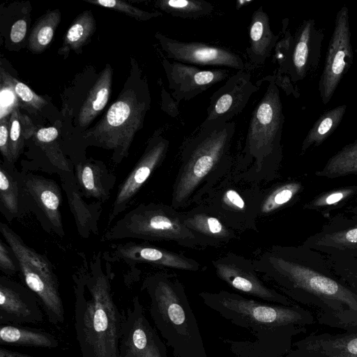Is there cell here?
Masks as SVG:
<instances>
[{
    "label": "cell",
    "instance_id": "60d3db41",
    "mask_svg": "<svg viewBox=\"0 0 357 357\" xmlns=\"http://www.w3.org/2000/svg\"><path fill=\"white\" fill-rule=\"evenodd\" d=\"M333 271L349 284L357 287V257L327 256Z\"/></svg>",
    "mask_w": 357,
    "mask_h": 357
},
{
    "label": "cell",
    "instance_id": "7dc6e473",
    "mask_svg": "<svg viewBox=\"0 0 357 357\" xmlns=\"http://www.w3.org/2000/svg\"><path fill=\"white\" fill-rule=\"evenodd\" d=\"M27 24L24 20H17L11 26L10 39L14 43H20L25 37Z\"/></svg>",
    "mask_w": 357,
    "mask_h": 357
},
{
    "label": "cell",
    "instance_id": "7402d4cb",
    "mask_svg": "<svg viewBox=\"0 0 357 357\" xmlns=\"http://www.w3.org/2000/svg\"><path fill=\"white\" fill-rule=\"evenodd\" d=\"M324 33L317 29L314 20H304L294 37L288 74L296 82L312 74L319 66Z\"/></svg>",
    "mask_w": 357,
    "mask_h": 357
},
{
    "label": "cell",
    "instance_id": "484cf974",
    "mask_svg": "<svg viewBox=\"0 0 357 357\" xmlns=\"http://www.w3.org/2000/svg\"><path fill=\"white\" fill-rule=\"evenodd\" d=\"M79 190L85 198L103 204L111 197L116 176L102 162L85 159L73 165Z\"/></svg>",
    "mask_w": 357,
    "mask_h": 357
},
{
    "label": "cell",
    "instance_id": "5bb4252c",
    "mask_svg": "<svg viewBox=\"0 0 357 357\" xmlns=\"http://www.w3.org/2000/svg\"><path fill=\"white\" fill-rule=\"evenodd\" d=\"M169 147V141L159 131H156L149 139L143 154L126 178L119 185L109 213L108 227L121 213L126 210L151 174L162 164Z\"/></svg>",
    "mask_w": 357,
    "mask_h": 357
},
{
    "label": "cell",
    "instance_id": "83f0119b",
    "mask_svg": "<svg viewBox=\"0 0 357 357\" xmlns=\"http://www.w3.org/2000/svg\"><path fill=\"white\" fill-rule=\"evenodd\" d=\"M0 344L55 349L59 346V340L43 330L6 324L0 326Z\"/></svg>",
    "mask_w": 357,
    "mask_h": 357
},
{
    "label": "cell",
    "instance_id": "3957f363",
    "mask_svg": "<svg viewBox=\"0 0 357 357\" xmlns=\"http://www.w3.org/2000/svg\"><path fill=\"white\" fill-rule=\"evenodd\" d=\"M74 319L82 357H120L123 319L112 291V273H105L100 257L73 275Z\"/></svg>",
    "mask_w": 357,
    "mask_h": 357
},
{
    "label": "cell",
    "instance_id": "d6986e66",
    "mask_svg": "<svg viewBox=\"0 0 357 357\" xmlns=\"http://www.w3.org/2000/svg\"><path fill=\"white\" fill-rule=\"evenodd\" d=\"M302 244L326 256L357 257V215L337 213L331 217Z\"/></svg>",
    "mask_w": 357,
    "mask_h": 357
},
{
    "label": "cell",
    "instance_id": "ffe728a7",
    "mask_svg": "<svg viewBox=\"0 0 357 357\" xmlns=\"http://www.w3.org/2000/svg\"><path fill=\"white\" fill-rule=\"evenodd\" d=\"M36 294L6 276L0 277V325L39 324L43 321Z\"/></svg>",
    "mask_w": 357,
    "mask_h": 357
},
{
    "label": "cell",
    "instance_id": "ee69618b",
    "mask_svg": "<svg viewBox=\"0 0 357 357\" xmlns=\"http://www.w3.org/2000/svg\"><path fill=\"white\" fill-rule=\"evenodd\" d=\"M0 269L10 275L20 271L19 266L10 248L0 239Z\"/></svg>",
    "mask_w": 357,
    "mask_h": 357
},
{
    "label": "cell",
    "instance_id": "d590c367",
    "mask_svg": "<svg viewBox=\"0 0 357 357\" xmlns=\"http://www.w3.org/2000/svg\"><path fill=\"white\" fill-rule=\"evenodd\" d=\"M96 31V20L91 10L79 14L70 26L59 50L67 55L70 51H77L84 46Z\"/></svg>",
    "mask_w": 357,
    "mask_h": 357
},
{
    "label": "cell",
    "instance_id": "cb8c5ba5",
    "mask_svg": "<svg viewBox=\"0 0 357 357\" xmlns=\"http://www.w3.org/2000/svg\"><path fill=\"white\" fill-rule=\"evenodd\" d=\"M157 334L146 319L139 298L135 296L123 319L120 357H139Z\"/></svg>",
    "mask_w": 357,
    "mask_h": 357
},
{
    "label": "cell",
    "instance_id": "e575fe53",
    "mask_svg": "<svg viewBox=\"0 0 357 357\" xmlns=\"http://www.w3.org/2000/svg\"><path fill=\"white\" fill-rule=\"evenodd\" d=\"M34 135L36 144L48 159L54 173L59 175L74 169L57 141L59 132L55 127L40 128Z\"/></svg>",
    "mask_w": 357,
    "mask_h": 357
},
{
    "label": "cell",
    "instance_id": "ac0fdd59",
    "mask_svg": "<svg viewBox=\"0 0 357 357\" xmlns=\"http://www.w3.org/2000/svg\"><path fill=\"white\" fill-rule=\"evenodd\" d=\"M162 64L172 91L171 96L178 103L190 100L230 77L229 71L226 68L203 69L166 58Z\"/></svg>",
    "mask_w": 357,
    "mask_h": 357
},
{
    "label": "cell",
    "instance_id": "52a82bcc",
    "mask_svg": "<svg viewBox=\"0 0 357 357\" xmlns=\"http://www.w3.org/2000/svg\"><path fill=\"white\" fill-rule=\"evenodd\" d=\"M126 238L172 241L190 249L199 248L184 224L182 212L162 203H142L128 211L109 227L101 241Z\"/></svg>",
    "mask_w": 357,
    "mask_h": 357
},
{
    "label": "cell",
    "instance_id": "9c48e42d",
    "mask_svg": "<svg viewBox=\"0 0 357 357\" xmlns=\"http://www.w3.org/2000/svg\"><path fill=\"white\" fill-rule=\"evenodd\" d=\"M0 233L16 259L26 287L38 298L49 322L55 326L63 324L65 311L58 278L50 261L26 245L8 225L0 222Z\"/></svg>",
    "mask_w": 357,
    "mask_h": 357
},
{
    "label": "cell",
    "instance_id": "4316f807",
    "mask_svg": "<svg viewBox=\"0 0 357 357\" xmlns=\"http://www.w3.org/2000/svg\"><path fill=\"white\" fill-rule=\"evenodd\" d=\"M278 40L279 35L273 32L269 17L260 6L253 12L249 26V46L246 53L250 61L256 66L263 65Z\"/></svg>",
    "mask_w": 357,
    "mask_h": 357
},
{
    "label": "cell",
    "instance_id": "2e32d148",
    "mask_svg": "<svg viewBox=\"0 0 357 357\" xmlns=\"http://www.w3.org/2000/svg\"><path fill=\"white\" fill-rule=\"evenodd\" d=\"M258 90L259 86L252 81L250 72L238 70L210 97L206 116L201 125L231 121L243 112L251 96Z\"/></svg>",
    "mask_w": 357,
    "mask_h": 357
},
{
    "label": "cell",
    "instance_id": "1f68e13d",
    "mask_svg": "<svg viewBox=\"0 0 357 357\" xmlns=\"http://www.w3.org/2000/svg\"><path fill=\"white\" fill-rule=\"evenodd\" d=\"M356 199L357 185L341 186L317 195L305 204L303 208L329 218L332 212L351 205Z\"/></svg>",
    "mask_w": 357,
    "mask_h": 357
},
{
    "label": "cell",
    "instance_id": "7bdbcfd3",
    "mask_svg": "<svg viewBox=\"0 0 357 357\" xmlns=\"http://www.w3.org/2000/svg\"><path fill=\"white\" fill-rule=\"evenodd\" d=\"M11 82L18 98L26 106L35 110L40 109L47 104L45 100L35 93L28 86L11 77Z\"/></svg>",
    "mask_w": 357,
    "mask_h": 357
},
{
    "label": "cell",
    "instance_id": "30bf717a",
    "mask_svg": "<svg viewBox=\"0 0 357 357\" xmlns=\"http://www.w3.org/2000/svg\"><path fill=\"white\" fill-rule=\"evenodd\" d=\"M265 190L260 185L229 174L198 204H202L236 231L257 232V220Z\"/></svg>",
    "mask_w": 357,
    "mask_h": 357
},
{
    "label": "cell",
    "instance_id": "44dd1931",
    "mask_svg": "<svg viewBox=\"0 0 357 357\" xmlns=\"http://www.w3.org/2000/svg\"><path fill=\"white\" fill-rule=\"evenodd\" d=\"M284 357H357V327L339 333H311L293 342Z\"/></svg>",
    "mask_w": 357,
    "mask_h": 357
},
{
    "label": "cell",
    "instance_id": "ab89813d",
    "mask_svg": "<svg viewBox=\"0 0 357 357\" xmlns=\"http://www.w3.org/2000/svg\"><path fill=\"white\" fill-rule=\"evenodd\" d=\"M85 1L102 6L112 8L119 12L123 13L129 17L139 21H146L153 17L162 15L160 12H147L133 6L125 1L119 0H84Z\"/></svg>",
    "mask_w": 357,
    "mask_h": 357
},
{
    "label": "cell",
    "instance_id": "681fc988",
    "mask_svg": "<svg viewBox=\"0 0 357 357\" xmlns=\"http://www.w3.org/2000/svg\"><path fill=\"white\" fill-rule=\"evenodd\" d=\"M0 357H35L16 351L10 350L3 347H0Z\"/></svg>",
    "mask_w": 357,
    "mask_h": 357
},
{
    "label": "cell",
    "instance_id": "9a60e30c",
    "mask_svg": "<svg viewBox=\"0 0 357 357\" xmlns=\"http://www.w3.org/2000/svg\"><path fill=\"white\" fill-rule=\"evenodd\" d=\"M166 56L171 61L199 66L245 70L240 55L220 46L200 42H185L157 33L155 35Z\"/></svg>",
    "mask_w": 357,
    "mask_h": 357
},
{
    "label": "cell",
    "instance_id": "f907efd6",
    "mask_svg": "<svg viewBox=\"0 0 357 357\" xmlns=\"http://www.w3.org/2000/svg\"><path fill=\"white\" fill-rule=\"evenodd\" d=\"M347 213H351L354 215H357V199L354 202V203L347 208Z\"/></svg>",
    "mask_w": 357,
    "mask_h": 357
},
{
    "label": "cell",
    "instance_id": "d6a6232c",
    "mask_svg": "<svg viewBox=\"0 0 357 357\" xmlns=\"http://www.w3.org/2000/svg\"><path fill=\"white\" fill-rule=\"evenodd\" d=\"M346 104L338 105L322 114L315 121L304 138L301 155L310 147L320 146L338 127L347 111Z\"/></svg>",
    "mask_w": 357,
    "mask_h": 357
},
{
    "label": "cell",
    "instance_id": "603a6c76",
    "mask_svg": "<svg viewBox=\"0 0 357 357\" xmlns=\"http://www.w3.org/2000/svg\"><path fill=\"white\" fill-rule=\"evenodd\" d=\"M182 213L184 224L195 235L199 248H219L238 238V231L202 204Z\"/></svg>",
    "mask_w": 357,
    "mask_h": 357
},
{
    "label": "cell",
    "instance_id": "836d02e7",
    "mask_svg": "<svg viewBox=\"0 0 357 357\" xmlns=\"http://www.w3.org/2000/svg\"><path fill=\"white\" fill-rule=\"evenodd\" d=\"M357 174V139L346 144L315 172L319 177L336 178Z\"/></svg>",
    "mask_w": 357,
    "mask_h": 357
},
{
    "label": "cell",
    "instance_id": "b9f144b4",
    "mask_svg": "<svg viewBox=\"0 0 357 357\" xmlns=\"http://www.w3.org/2000/svg\"><path fill=\"white\" fill-rule=\"evenodd\" d=\"M19 98L17 96L12 82L11 76L1 70L0 91V117L1 119L8 117L14 110L17 109Z\"/></svg>",
    "mask_w": 357,
    "mask_h": 357
},
{
    "label": "cell",
    "instance_id": "8992f818",
    "mask_svg": "<svg viewBox=\"0 0 357 357\" xmlns=\"http://www.w3.org/2000/svg\"><path fill=\"white\" fill-rule=\"evenodd\" d=\"M141 289L150 298L151 319L174 357H208L197 321L178 275L163 271L149 274Z\"/></svg>",
    "mask_w": 357,
    "mask_h": 357
},
{
    "label": "cell",
    "instance_id": "6da1fadb",
    "mask_svg": "<svg viewBox=\"0 0 357 357\" xmlns=\"http://www.w3.org/2000/svg\"><path fill=\"white\" fill-rule=\"evenodd\" d=\"M252 260L264 281L313 308L319 324L343 331L357 327V287L340 278L324 254L303 244L273 245Z\"/></svg>",
    "mask_w": 357,
    "mask_h": 357
},
{
    "label": "cell",
    "instance_id": "8d00e7d4",
    "mask_svg": "<svg viewBox=\"0 0 357 357\" xmlns=\"http://www.w3.org/2000/svg\"><path fill=\"white\" fill-rule=\"evenodd\" d=\"M155 6L172 16L183 19H199L214 10L213 4L204 0H158Z\"/></svg>",
    "mask_w": 357,
    "mask_h": 357
},
{
    "label": "cell",
    "instance_id": "7a4b0ae2",
    "mask_svg": "<svg viewBox=\"0 0 357 357\" xmlns=\"http://www.w3.org/2000/svg\"><path fill=\"white\" fill-rule=\"evenodd\" d=\"M198 296L231 324L252 331L254 341L222 339L236 357H284L293 338L316 321L313 312L297 303H265L225 290L202 291Z\"/></svg>",
    "mask_w": 357,
    "mask_h": 357
},
{
    "label": "cell",
    "instance_id": "74e56055",
    "mask_svg": "<svg viewBox=\"0 0 357 357\" xmlns=\"http://www.w3.org/2000/svg\"><path fill=\"white\" fill-rule=\"evenodd\" d=\"M60 21L61 12L59 10L48 11L43 15L31 32L29 49L34 53L44 51L51 43Z\"/></svg>",
    "mask_w": 357,
    "mask_h": 357
},
{
    "label": "cell",
    "instance_id": "f6af8a7d",
    "mask_svg": "<svg viewBox=\"0 0 357 357\" xmlns=\"http://www.w3.org/2000/svg\"><path fill=\"white\" fill-rule=\"evenodd\" d=\"M9 116L0 120V151L4 162L13 164L9 141Z\"/></svg>",
    "mask_w": 357,
    "mask_h": 357
},
{
    "label": "cell",
    "instance_id": "277c9868",
    "mask_svg": "<svg viewBox=\"0 0 357 357\" xmlns=\"http://www.w3.org/2000/svg\"><path fill=\"white\" fill-rule=\"evenodd\" d=\"M235 131L234 121L201 125L199 131L183 143L172 185V206L179 210L197 205L231 174L235 160L231 152Z\"/></svg>",
    "mask_w": 357,
    "mask_h": 357
},
{
    "label": "cell",
    "instance_id": "c3c4849f",
    "mask_svg": "<svg viewBox=\"0 0 357 357\" xmlns=\"http://www.w3.org/2000/svg\"><path fill=\"white\" fill-rule=\"evenodd\" d=\"M161 96L162 100V109L169 115H171L173 117L176 116L178 114V103L175 100H172V96H170L169 94L163 89L162 90Z\"/></svg>",
    "mask_w": 357,
    "mask_h": 357
},
{
    "label": "cell",
    "instance_id": "7c38bea8",
    "mask_svg": "<svg viewBox=\"0 0 357 357\" xmlns=\"http://www.w3.org/2000/svg\"><path fill=\"white\" fill-rule=\"evenodd\" d=\"M211 264L217 277L238 292L268 303L284 305L295 303L265 284L256 271L252 259L229 252L214 259Z\"/></svg>",
    "mask_w": 357,
    "mask_h": 357
},
{
    "label": "cell",
    "instance_id": "ba28073f",
    "mask_svg": "<svg viewBox=\"0 0 357 357\" xmlns=\"http://www.w3.org/2000/svg\"><path fill=\"white\" fill-rule=\"evenodd\" d=\"M151 98L146 83L122 91L102 119L85 132L84 139L113 151L112 160L120 163L129 154L135 135L144 123Z\"/></svg>",
    "mask_w": 357,
    "mask_h": 357
},
{
    "label": "cell",
    "instance_id": "bcb514c9",
    "mask_svg": "<svg viewBox=\"0 0 357 357\" xmlns=\"http://www.w3.org/2000/svg\"><path fill=\"white\" fill-rule=\"evenodd\" d=\"M139 357H167L166 347L158 334Z\"/></svg>",
    "mask_w": 357,
    "mask_h": 357
},
{
    "label": "cell",
    "instance_id": "f546056e",
    "mask_svg": "<svg viewBox=\"0 0 357 357\" xmlns=\"http://www.w3.org/2000/svg\"><path fill=\"white\" fill-rule=\"evenodd\" d=\"M305 190L301 180L290 178L265 189L261 204L259 217L271 215L295 204Z\"/></svg>",
    "mask_w": 357,
    "mask_h": 357
},
{
    "label": "cell",
    "instance_id": "5b68a950",
    "mask_svg": "<svg viewBox=\"0 0 357 357\" xmlns=\"http://www.w3.org/2000/svg\"><path fill=\"white\" fill-rule=\"evenodd\" d=\"M263 95L255 107L231 175L236 179L260 185L275 180L283 158L282 133L284 116L273 75L264 77Z\"/></svg>",
    "mask_w": 357,
    "mask_h": 357
},
{
    "label": "cell",
    "instance_id": "4dcf8cb0",
    "mask_svg": "<svg viewBox=\"0 0 357 357\" xmlns=\"http://www.w3.org/2000/svg\"><path fill=\"white\" fill-rule=\"evenodd\" d=\"M113 70L107 64L91 89L78 116L81 127H86L100 114L107 103L112 84Z\"/></svg>",
    "mask_w": 357,
    "mask_h": 357
},
{
    "label": "cell",
    "instance_id": "f35d334b",
    "mask_svg": "<svg viewBox=\"0 0 357 357\" xmlns=\"http://www.w3.org/2000/svg\"><path fill=\"white\" fill-rule=\"evenodd\" d=\"M9 121L10 149L15 163L23 151L24 140L30 138L36 132L31 119L27 116L22 114L18 108L10 115Z\"/></svg>",
    "mask_w": 357,
    "mask_h": 357
},
{
    "label": "cell",
    "instance_id": "d4e9b609",
    "mask_svg": "<svg viewBox=\"0 0 357 357\" xmlns=\"http://www.w3.org/2000/svg\"><path fill=\"white\" fill-rule=\"evenodd\" d=\"M59 176L79 235L88 238L93 234H98L102 204L99 202H85L76 183L74 169L62 173Z\"/></svg>",
    "mask_w": 357,
    "mask_h": 357
},
{
    "label": "cell",
    "instance_id": "4fadbf2b",
    "mask_svg": "<svg viewBox=\"0 0 357 357\" xmlns=\"http://www.w3.org/2000/svg\"><path fill=\"white\" fill-rule=\"evenodd\" d=\"M353 58L349 10L346 6H343L335 17L333 31L319 82V91L324 105L331 100L342 78L351 67Z\"/></svg>",
    "mask_w": 357,
    "mask_h": 357
},
{
    "label": "cell",
    "instance_id": "e0dca14e",
    "mask_svg": "<svg viewBox=\"0 0 357 357\" xmlns=\"http://www.w3.org/2000/svg\"><path fill=\"white\" fill-rule=\"evenodd\" d=\"M109 261H123L128 265L145 263L173 270L197 272L201 264L182 252L169 250L147 243L129 241L111 245L104 255Z\"/></svg>",
    "mask_w": 357,
    "mask_h": 357
},
{
    "label": "cell",
    "instance_id": "8fae6325",
    "mask_svg": "<svg viewBox=\"0 0 357 357\" xmlns=\"http://www.w3.org/2000/svg\"><path fill=\"white\" fill-rule=\"evenodd\" d=\"M20 192L22 215L26 212L33 213L44 230L63 237L61 213L63 199L58 183L24 170L20 174Z\"/></svg>",
    "mask_w": 357,
    "mask_h": 357
},
{
    "label": "cell",
    "instance_id": "f1b7e54d",
    "mask_svg": "<svg viewBox=\"0 0 357 357\" xmlns=\"http://www.w3.org/2000/svg\"><path fill=\"white\" fill-rule=\"evenodd\" d=\"M20 174L14 167L3 161L0 165V212L8 222L22 218Z\"/></svg>",
    "mask_w": 357,
    "mask_h": 357
}]
</instances>
